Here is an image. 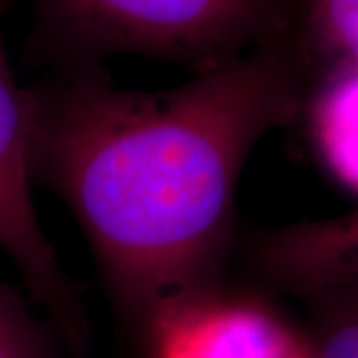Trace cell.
<instances>
[{
    "mask_svg": "<svg viewBox=\"0 0 358 358\" xmlns=\"http://www.w3.org/2000/svg\"><path fill=\"white\" fill-rule=\"evenodd\" d=\"M310 86L293 38L157 92L100 66L26 88L30 181L72 211L114 307L148 338L221 294L245 162L301 117Z\"/></svg>",
    "mask_w": 358,
    "mask_h": 358,
    "instance_id": "cell-1",
    "label": "cell"
},
{
    "mask_svg": "<svg viewBox=\"0 0 358 358\" xmlns=\"http://www.w3.org/2000/svg\"><path fill=\"white\" fill-rule=\"evenodd\" d=\"M299 0H34L36 38L66 68L140 54L201 70L294 38Z\"/></svg>",
    "mask_w": 358,
    "mask_h": 358,
    "instance_id": "cell-2",
    "label": "cell"
},
{
    "mask_svg": "<svg viewBox=\"0 0 358 358\" xmlns=\"http://www.w3.org/2000/svg\"><path fill=\"white\" fill-rule=\"evenodd\" d=\"M0 0V249L20 273L30 299L78 350L86 343L88 320L82 299L40 225L32 199L26 141V88L18 86L2 40Z\"/></svg>",
    "mask_w": 358,
    "mask_h": 358,
    "instance_id": "cell-3",
    "label": "cell"
},
{
    "mask_svg": "<svg viewBox=\"0 0 358 358\" xmlns=\"http://www.w3.org/2000/svg\"><path fill=\"white\" fill-rule=\"evenodd\" d=\"M263 281L301 299L358 287V209L267 231L253 249Z\"/></svg>",
    "mask_w": 358,
    "mask_h": 358,
    "instance_id": "cell-4",
    "label": "cell"
},
{
    "mask_svg": "<svg viewBox=\"0 0 358 358\" xmlns=\"http://www.w3.org/2000/svg\"><path fill=\"white\" fill-rule=\"evenodd\" d=\"M150 341L155 358H310L308 345L271 310L221 294L187 308Z\"/></svg>",
    "mask_w": 358,
    "mask_h": 358,
    "instance_id": "cell-5",
    "label": "cell"
},
{
    "mask_svg": "<svg viewBox=\"0 0 358 358\" xmlns=\"http://www.w3.org/2000/svg\"><path fill=\"white\" fill-rule=\"evenodd\" d=\"M301 117L322 167L358 193V70L331 72L308 90Z\"/></svg>",
    "mask_w": 358,
    "mask_h": 358,
    "instance_id": "cell-6",
    "label": "cell"
},
{
    "mask_svg": "<svg viewBox=\"0 0 358 358\" xmlns=\"http://www.w3.org/2000/svg\"><path fill=\"white\" fill-rule=\"evenodd\" d=\"M294 42L313 82L358 70V0H299Z\"/></svg>",
    "mask_w": 358,
    "mask_h": 358,
    "instance_id": "cell-7",
    "label": "cell"
},
{
    "mask_svg": "<svg viewBox=\"0 0 358 358\" xmlns=\"http://www.w3.org/2000/svg\"><path fill=\"white\" fill-rule=\"evenodd\" d=\"M315 331L310 358H358V287L308 299Z\"/></svg>",
    "mask_w": 358,
    "mask_h": 358,
    "instance_id": "cell-8",
    "label": "cell"
},
{
    "mask_svg": "<svg viewBox=\"0 0 358 358\" xmlns=\"http://www.w3.org/2000/svg\"><path fill=\"white\" fill-rule=\"evenodd\" d=\"M0 358H48L42 329L13 287L0 282Z\"/></svg>",
    "mask_w": 358,
    "mask_h": 358,
    "instance_id": "cell-9",
    "label": "cell"
}]
</instances>
